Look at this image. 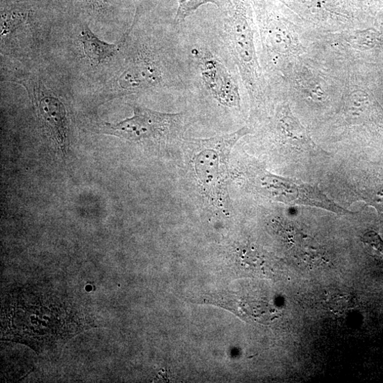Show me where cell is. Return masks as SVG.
Returning <instances> with one entry per match:
<instances>
[{
    "label": "cell",
    "instance_id": "10",
    "mask_svg": "<svg viewBox=\"0 0 383 383\" xmlns=\"http://www.w3.org/2000/svg\"><path fill=\"white\" fill-rule=\"evenodd\" d=\"M277 129L283 137L294 144L306 145L310 142L304 128L293 117L287 107H283L279 112Z\"/></svg>",
    "mask_w": 383,
    "mask_h": 383
},
{
    "label": "cell",
    "instance_id": "7",
    "mask_svg": "<svg viewBox=\"0 0 383 383\" xmlns=\"http://www.w3.org/2000/svg\"><path fill=\"white\" fill-rule=\"evenodd\" d=\"M260 186L266 195L285 204L318 207L338 215L350 213L329 199L317 186L297 183L271 174L263 176Z\"/></svg>",
    "mask_w": 383,
    "mask_h": 383
},
{
    "label": "cell",
    "instance_id": "6",
    "mask_svg": "<svg viewBox=\"0 0 383 383\" xmlns=\"http://www.w3.org/2000/svg\"><path fill=\"white\" fill-rule=\"evenodd\" d=\"M170 59L160 57L142 47L128 61L120 75L119 84L122 90L135 93L153 89H163L174 84H183V77L172 75Z\"/></svg>",
    "mask_w": 383,
    "mask_h": 383
},
{
    "label": "cell",
    "instance_id": "15",
    "mask_svg": "<svg viewBox=\"0 0 383 383\" xmlns=\"http://www.w3.org/2000/svg\"><path fill=\"white\" fill-rule=\"evenodd\" d=\"M85 1H87L93 6L100 7L105 2V0H85Z\"/></svg>",
    "mask_w": 383,
    "mask_h": 383
},
{
    "label": "cell",
    "instance_id": "14",
    "mask_svg": "<svg viewBox=\"0 0 383 383\" xmlns=\"http://www.w3.org/2000/svg\"><path fill=\"white\" fill-rule=\"evenodd\" d=\"M363 242L383 257V241L375 232H368L363 238Z\"/></svg>",
    "mask_w": 383,
    "mask_h": 383
},
{
    "label": "cell",
    "instance_id": "12",
    "mask_svg": "<svg viewBox=\"0 0 383 383\" xmlns=\"http://www.w3.org/2000/svg\"><path fill=\"white\" fill-rule=\"evenodd\" d=\"M363 93H351L345 103V110L354 119L361 118L369 105L367 98Z\"/></svg>",
    "mask_w": 383,
    "mask_h": 383
},
{
    "label": "cell",
    "instance_id": "9",
    "mask_svg": "<svg viewBox=\"0 0 383 383\" xmlns=\"http://www.w3.org/2000/svg\"><path fill=\"white\" fill-rule=\"evenodd\" d=\"M84 57L94 66H99L112 58L119 50V45H110L100 40L88 27L82 30L80 35Z\"/></svg>",
    "mask_w": 383,
    "mask_h": 383
},
{
    "label": "cell",
    "instance_id": "8",
    "mask_svg": "<svg viewBox=\"0 0 383 383\" xmlns=\"http://www.w3.org/2000/svg\"><path fill=\"white\" fill-rule=\"evenodd\" d=\"M27 89L39 117L47 126L63 154L68 145L66 111L63 104L45 88L40 81L25 78L18 81Z\"/></svg>",
    "mask_w": 383,
    "mask_h": 383
},
{
    "label": "cell",
    "instance_id": "5",
    "mask_svg": "<svg viewBox=\"0 0 383 383\" xmlns=\"http://www.w3.org/2000/svg\"><path fill=\"white\" fill-rule=\"evenodd\" d=\"M134 115L117 123H105V133L136 143L160 144L181 133L184 114L163 113L140 105Z\"/></svg>",
    "mask_w": 383,
    "mask_h": 383
},
{
    "label": "cell",
    "instance_id": "13",
    "mask_svg": "<svg viewBox=\"0 0 383 383\" xmlns=\"http://www.w3.org/2000/svg\"><path fill=\"white\" fill-rule=\"evenodd\" d=\"M352 42L357 48L368 50L380 44V36L377 31L371 29L358 31L352 37Z\"/></svg>",
    "mask_w": 383,
    "mask_h": 383
},
{
    "label": "cell",
    "instance_id": "2",
    "mask_svg": "<svg viewBox=\"0 0 383 383\" xmlns=\"http://www.w3.org/2000/svg\"><path fill=\"white\" fill-rule=\"evenodd\" d=\"M8 313V336L31 346H50L77 332L76 321L56 303H25L17 299Z\"/></svg>",
    "mask_w": 383,
    "mask_h": 383
},
{
    "label": "cell",
    "instance_id": "4",
    "mask_svg": "<svg viewBox=\"0 0 383 383\" xmlns=\"http://www.w3.org/2000/svg\"><path fill=\"white\" fill-rule=\"evenodd\" d=\"M249 133L248 128L243 127L231 134L189 142L193 151L191 161L203 193L224 210L229 202L230 155L236 142Z\"/></svg>",
    "mask_w": 383,
    "mask_h": 383
},
{
    "label": "cell",
    "instance_id": "11",
    "mask_svg": "<svg viewBox=\"0 0 383 383\" xmlns=\"http://www.w3.org/2000/svg\"><path fill=\"white\" fill-rule=\"evenodd\" d=\"M211 3L217 7H221L219 0H179V8L175 17V25H181L187 18L193 15L202 6Z\"/></svg>",
    "mask_w": 383,
    "mask_h": 383
},
{
    "label": "cell",
    "instance_id": "3",
    "mask_svg": "<svg viewBox=\"0 0 383 383\" xmlns=\"http://www.w3.org/2000/svg\"><path fill=\"white\" fill-rule=\"evenodd\" d=\"M219 34L250 95L260 94L264 82L248 0H227Z\"/></svg>",
    "mask_w": 383,
    "mask_h": 383
},
{
    "label": "cell",
    "instance_id": "1",
    "mask_svg": "<svg viewBox=\"0 0 383 383\" xmlns=\"http://www.w3.org/2000/svg\"><path fill=\"white\" fill-rule=\"evenodd\" d=\"M186 52L187 72L203 90L219 105L240 110V85L235 66L220 38V44L202 38L189 40Z\"/></svg>",
    "mask_w": 383,
    "mask_h": 383
}]
</instances>
